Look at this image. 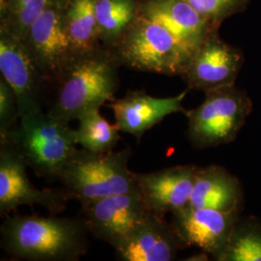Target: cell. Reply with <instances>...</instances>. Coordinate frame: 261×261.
I'll return each instance as SVG.
<instances>
[{
    "label": "cell",
    "instance_id": "6da1fadb",
    "mask_svg": "<svg viewBox=\"0 0 261 261\" xmlns=\"http://www.w3.org/2000/svg\"><path fill=\"white\" fill-rule=\"evenodd\" d=\"M1 248L15 259L76 261L88 251L89 231L81 218L15 215L0 228Z\"/></svg>",
    "mask_w": 261,
    "mask_h": 261
},
{
    "label": "cell",
    "instance_id": "7a4b0ae2",
    "mask_svg": "<svg viewBox=\"0 0 261 261\" xmlns=\"http://www.w3.org/2000/svg\"><path fill=\"white\" fill-rule=\"evenodd\" d=\"M111 49L96 47L75 53L55 84L47 113L70 122L114 100L119 87L118 68Z\"/></svg>",
    "mask_w": 261,
    "mask_h": 261
},
{
    "label": "cell",
    "instance_id": "3957f363",
    "mask_svg": "<svg viewBox=\"0 0 261 261\" xmlns=\"http://www.w3.org/2000/svg\"><path fill=\"white\" fill-rule=\"evenodd\" d=\"M69 123L43 110L31 112L20 116L0 143L15 150L38 176L57 178L77 150L75 129Z\"/></svg>",
    "mask_w": 261,
    "mask_h": 261
},
{
    "label": "cell",
    "instance_id": "277c9868",
    "mask_svg": "<svg viewBox=\"0 0 261 261\" xmlns=\"http://www.w3.org/2000/svg\"><path fill=\"white\" fill-rule=\"evenodd\" d=\"M130 155V147L107 153L77 149L56 179L69 198L81 203L130 192L137 189L128 165Z\"/></svg>",
    "mask_w": 261,
    "mask_h": 261
},
{
    "label": "cell",
    "instance_id": "5b68a950",
    "mask_svg": "<svg viewBox=\"0 0 261 261\" xmlns=\"http://www.w3.org/2000/svg\"><path fill=\"white\" fill-rule=\"evenodd\" d=\"M119 66L166 75H182L192 56L165 28L139 16L111 48Z\"/></svg>",
    "mask_w": 261,
    "mask_h": 261
},
{
    "label": "cell",
    "instance_id": "8992f818",
    "mask_svg": "<svg viewBox=\"0 0 261 261\" xmlns=\"http://www.w3.org/2000/svg\"><path fill=\"white\" fill-rule=\"evenodd\" d=\"M204 93L202 103L185 113L187 137L196 149L232 142L252 112V100L235 84Z\"/></svg>",
    "mask_w": 261,
    "mask_h": 261
},
{
    "label": "cell",
    "instance_id": "52a82bcc",
    "mask_svg": "<svg viewBox=\"0 0 261 261\" xmlns=\"http://www.w3.org/2000/svg\"><path fill=\"white\" fill-rule=\"evenodd\" d=\"M65 3L66 0H49L21 39L50 85L76 53L64 23Z\"/></svg>",
    "mask_w": 261,
    "mask_h": 261
},
{
    "label": "cell",
    "instance_id": "ba28073f",
    "mask_svg": "<svg viewBox=\"0 0 261 261\" xmlns=\"http://www.w3.org/2000/svg\"><path fill=\"white\" fill-rule=\"evenodd\" d=\"M81 204L90 235L113 249L151 213L138 189Z\"/></svg>",
    "mask_w": 261,
    "mask_h": 261
},
{
    "label": "cell",
    "instance_id": "9c48e42d",
    "mask_svg": "<svg viewBox=\"0 0 261 261\" xmlns=\"http://www.w3.org/2000/svg\"><path fill=\"white\" fill-rule=\"evenodd\" d=\"M0 72L16 94L19 117L43 110V98L50 84L22 41L2 28H0Z\"/></svg>",
    "mask_w": 261,
    "mask_h": 261
},
{
    "label": "cell",
    "instance_id": "30bf717a",
    "mask_svg": "<svg viewBox=\"0 0 261 261\" xmlns=\"http://www.w3.org/2000/svg\"><path fill=\"white\" fill-rule=\"evenodd\" d=\"M23 159L6 143H0V214L3 217L19 206L40 205L56 214L70 200L63 189L39 190L27 174Z\"/></svg>",
    "mask_w": 261,
    "mask_h": 261
},
{
    "label": "cell",
    "instance_id": "8fae6325",
    "mask_svg": "<svg viewBox=\"0 0 261 261\" xmlns=\"http://www.w3.org/2000/svg\"><path fill=\"white\" fill-rule=\"evenodd\" d=\"M243 63L242 51L224 42L216 30L192 56L181 76L188 89L207 92L234 85Z\"/></svg>",
    "mask_w": 261,
    "mask_h": 261
},
{
    "label": "cell",
    "instance_id": "7c38bea8",
    "mask_svg": "<svg viewBox=\"0 0 261 261\" xmlns=\"http://www.w3.org/2000/svg\"><path fill=\"white\" fill-rule=\"evenodd\" d=\"M241 212L187 206L172 213L171 224L186 247H196L217 260Z\"/></svg>",
    "mask_w": 261,
    "mask_h": 261
},
{
    "label": "cell",
    "instance_id": "4fadbf2b",
    "mask_svg": "<svg viewBox=\"0 0 261 261\" xmlns=\"http://www.w3.org/2000/svg\"><path fill=\"white\" fill-rule=\"evenodd\" d=\"M198 167L175 166L155 172H134L136 187L151 213L166 215L189 205Z\"/></svg>",
    "mask_w": 261,
    "mask_h": 261
},
{
    "label": "cell",
    "instance_id": "5bb4252c",
    "mask_svg": "<svg viewBox=\"0 0 261 261\" xmlns=\"http://www.w3.org/2000/svg\"><path fill=\"white\" fill-rule=\"evenodd\" d=\"M187 248L171 223L150 213L115 248L121 261H171Z\"/></svg>",
    "mask_w": 261,
    "mask_h": 261
},
{
    "label": "cell",
    "instance_id": "9a60e30c",
    "mask_svg": "<svg viewBox=\"0 0 261 261\" xmlns=\"http://www.w3.org/2000/svg\"><path fill=\"white\" fill-rule=\"evenodd\" d=\"M140 15L169 31L193 56L213 28L186 0H139Z\"/></svg>",
    "mask_w": 261,
    "mask_h": 261
},
{
    "label": "cell",
    "instance_id": "2e32d148",
    "mask_svg": "<svg viewBox=\"0 0 261 261\" xmlns=\"http://www.w3.org/2000/svg\"><path fill=\"white\" fill-rule=\"evenodd\" d=\"M188 90L174 97L156 98L144 91H130L121 99H114L108 107L114 114L115 125L122 133L140 140L155 125L173 113H186L183 101Z\"/></svg>",
    "mask_w": 261,
    "mask_h": 261
},
{
    "label": "cell",
    "instance_id": "e0dca14e",
    "mask_svg": "<svg viewBox=\"0 0 261 261\" xmlns=\"http://www.w3.org/2000/svg\"><path fill=\"white\" fill-rule=\"evenodd\" d=\"M244 193L239 179L220 166L198 167L189 206L241 212Z\"/></svg>",
    "mask_w": 261,
    "mask_h": 261
},
{
    "label": "cell",
    "instance_id": "ac0fdd59",
    "mask_svg": "<svg viewBox=\"0 0 261 261\" xmlns=\"http://www.w3.org/2000/svg\"><path fill=\"white\" fill-rule=\"evenodd\" d=\"M95 14L100 42L111 49L140 16L139 0H95Z\"/></svg>",
    "mask_w": 261,
    "mask_h": 261
},
{
    "label": "cell",
    "instance_id": "d6986e66",
    "mask_svg": "<svg viewBox=\"0 0 261 261\" xmlns=\"http://www.w3.org/2000/svg\"><path fill=\"white\" fill-rule=\"evenodd\" d=\"M64 23L76 53L102 46L95 14V0H66Z\"/></svg>",
    "mask_w": 261,
    "mask_h": 261
},
{
    "label": "cell",
    "instance_id": "ffe728a7",
    "mask_svg": "<svg viewBox=\"0 0 261 261\" xmlns=\"http://www.w3.org/2000/svg\"><path fill=\"white\" fill-rule=\"evenodd\" d=\"M217 261H261L260 220L240 217Z\"/></svg>",
    "mask_w": 261,
    "mask_h": 261
},
{
    "label": "cell",
    "instance_id": "44dd1931",
    "mask_svg": "<svg viewBox=\"0 0 261 261\" xmlns=\"http://www.w3.org/2000/svg\"><path fill=\"white\" fill-rule=\"evenodd\" d=\"M100 109H94L84 113L79 119L75 129L77 144L82 148L94 153H107L114 149L120 140V130L100 113Z\"/></svg>",
    "mask_w": 261,
    "mask_h": 261
},
{
    "label": "cell",
    "instance_id": "7402d4cb",
    "mask_svg": "<svg viewBox=\"0 0 261 261\" xmlns=\"http://www.w3.org/2000/svg\"><path fill=\"white\" fill-rule=\"evenodd\" d=\"M49 0H0V28L22 39Z\"/></svg>",
    "mask_w": 261,
    "mask_h": 261
},
{
    "label": "cell",
    "instance_id": "603a6c76",
    "mask_svg": "<svg viewBox=\"0 0 261 261\" xmlns=\"http://www.w3.org/2000/svg\"><path fill=\"white\" fill-rule=\"evenodd\" d=\"M213 27L219 29L224 19L246 9L250 0H186Z\"/></svg>",
    "mask_w": 261,
    "mask_h": 261
},
{
    "label": "cell",
    "instance_id": "cb8c5ba5",
    "mask_svg": "<svg viewBox=\"0 0 261 261\" xmlns=\"http://www.w3.org/2000/svg\"><path fill=\"white\" fill-rule=\"evenodd\" d=\"M19 119L16 94L7 82L0 77V138L5 137Z\"/></svg>",
    "mask_w": 261,
    "mask_h": 261
}]
</instances>
